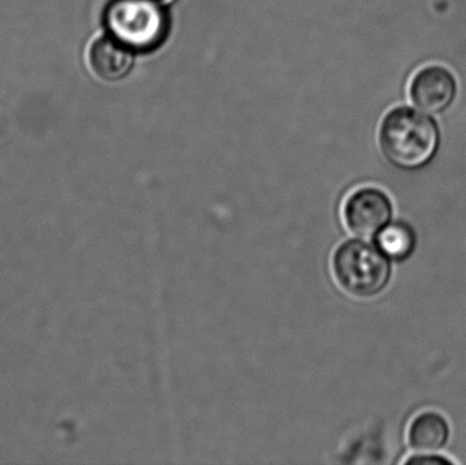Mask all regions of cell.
<instances>
[{"instance_id":"6da1fadb","label":"cell","mask_w":466,"mask_h":465,"mask_svg":"<svg viewBox=\"0 0 466 465\" xmlns=\"http://www.w3.org/2000/svg\"><path fill=\"white\" fill-rule=\"evenodd\" d=\"M441 145L437 123L410 106H399L386 115L380 128V147L389 163L404 171L429 166Z\"/></svg>"},{"instance_id":"7a4b0ae2","label":"cell","mask_w":466,"mask_h":465,"mask_svg":"<svg viewBox=\"0 0 466 465\" xmlns=\"http://www.w3.org/2000/svg\"><path fill=\"white\" fill-rule=\"evenodd\" d=\"M334 275L342 288L359 298L377 297L390 284L391 261L378 248L363 240H348L337 248Z\"/></svg>"},{"instance_id":"3957f363","label":"cell","mask_w":466,"mask_h":465,"mask_svg":"<svg viewBox=\"0 0 466 465\" xmlns=\"http://www.w3.org/2000/svg\"><path fill=\"white\" fill-rule=\"evenodd\" d=\"M106 22L112 37L133 51H152L168 32L166 11L155 0H114Z\"/></svg>"},{"instance_id":"277c9868","label":"cell","mask_w":466,"mask_h":465,"mask_svg":"<svg viewBox=\"0 0 466 465\" xmlns=\"http://www.w3.org/2000/svg\"><path fill=\"white\" fill-rule=\"evenodd\" d=\"M345 223L358 237H375L393 217V202L380 188L364 187L348 198Z\"/></svg>"},{"instance_id":"5b68a950","label":"cell","mask_w":466,"mask_h":465,"mask_svg":"<svg viewBox=\"0 0 466 465\" xmlns=\"http://www.w3.org/2000/svg\"><path fill=\"white\" fill-rule=\"evenodd\" d=\"M410 98L420 111L438 115L451 108L456 100L457 81L442 66L421 68L410 82Z\"/></svg>"},{"instance_id":"8992f818","label":"cell","mask_w":466,"mask_h":465,"mask_svg":"<svg viewBox=\"0 0 466 465\" xmlns=\"http://www.w3.org/2000/svg\"><path fill=\"white\" fill-rule=\"evenodd\" d=\"M134 65L133 49L115 37H103L90 49L93 73L104 81L125 78Z\"/></svg>"},{"instance_id":"52a82bcc","label":"cell","mask_w":466,"mask_h":465,"mask_svg":"<svg viewBox=\"0 0 466 465\" xmlns=\"http://www.w3.org/2000/svg\"><path fill=\"white\" fill-rule=\"evenodd\" d=\"M448 420L437 411L419 414L408 429V444L416 453H440L451 441Z\"/></svg>"},{"instance_id":"ba28073f","label":"cell","mask_w":466,"mask_h":465,"mask_svg":"<svg viewBox=\"0 0 466 465\" xmlns=\"http://www.w3.org/2000/svg\"><path fill=\"white\" fill-rule=\"evenodd\" d=\"M375 237L378 248L397 264L407 262L418 248V234L407 221H390Z\"/></svg>"},{"instance_id":"9c48e42d","label":"cell","mask_w":466,"mask_h":465,"mask_svg":"<svg viewBox=\"0 0 466 465\" xmlns=\"http://www.w3.org/2000/svg\"><path fill=\"white\" fill-rule=\"evenodd\" d=\"M405 465H453L454 461L440 453H416L404 461Z\"/></svg>"},{"instance_id":"30bf717a","label":"cell","mask_w":466,"mask_h":465,"mask_svg":"<svg viewBox=\"0 0 466 465\" xmlns=\"http://www.w3.org/2000/svg\"><path fill=\"white\" fill-rule=\"evenodd\" d=\"M155 2L160 3V5H172V3L175 2V0H155Z\"/></svg>"}]
</instances>
